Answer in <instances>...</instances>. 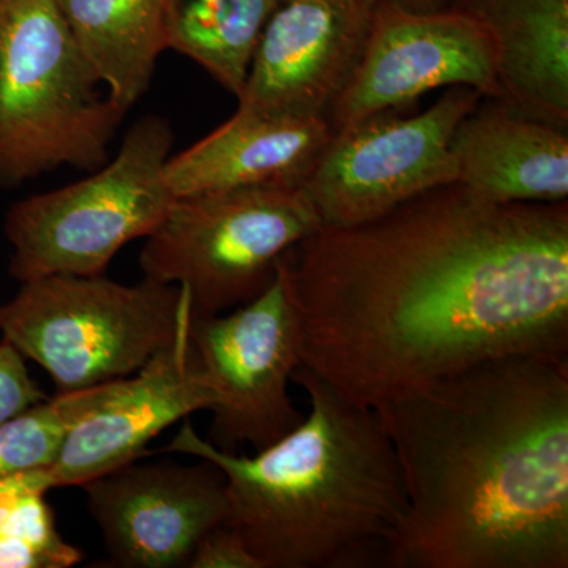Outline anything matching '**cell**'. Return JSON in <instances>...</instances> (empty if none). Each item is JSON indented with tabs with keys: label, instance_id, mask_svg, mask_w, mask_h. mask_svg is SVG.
Returning a JSON list of instances; mask_svg holds the SVG:
<instances>
[{
	"label": "cell",
	"instance_id": "obj_1",
	"mask_svg": "<svg viewBox=\"0 0 568 568\" xmlns=\"http://www.w3.org/2000/svg\"><path fill=\"white\" fill-rule=\"evenodd\" d=\"M278 268L301 365L357 406L503 355L568 357V201L496 204L452 182L321 226Z\"/></svg>",
	"mask_w": 568,
	"mask_h": 568
},
{
	"label": "cell",
	"instance_id": "obj_2",
	"mask_svg": "<svg viewBox=\"0 0 568 568\" xmlns=\"http://www.w3.org/2000/svg\"><path fill=\"white\" fill-rule=\"evenodd\" d=\"M376 413L407 500L384 566L568 567V357L489 358Z\"/></svg>",
	"mask_w": 568,
	"mask_h": 568
},
{
	"label": "cell",
	"instance_id": "obj_3",
	"mask_svg": "<svg viewBox=\"0 0 568 568\" xmlns=\"http://www.w3.org/2000/svg\"><path fill=\"white\" fill-rule=\"evenodd\" d=\"M293 383L308 395L310 416L254 457L219 450L189 418L163 452L207 459L222 469L223 525L264 568L386 564L407 500L383 422L305 366H297Z\"/></svg>",
	"mask_w": 568,
	"mask_h": 568
},
{
	"label": "cell",
	"instance_id": "obj_4",
	"mask_svg": "<svg viewBox=\"0 0 568 568\" xmlns=\"http://www.w3.org/2000/svg\"><path fill=\"white\" fill-rule=\"evenodd\" d=\"M100 88L55 0H9L0 11V183L102 168L125 111Z\"/></svg>",
	"mask_w": 568,
	"mask_h": 568
},
{
	"label": "cell",
	"instance_id": "obj_5",
	"mask_svg": "<svg viewBox=\"0 0 568 568\" xmlns=\"http://www.w3.org/2000/svg\"><path fill=\"white\" fill-rule=\"evenodd\" d=\"M186 302L182 287L149 278L50 275L0 306V332L63 394L140 372L174 338Z\"/></svg>",
	"mask_w": 568,
	"mask_h": 568
},
{
	"label": "cell",
	"instance_id": "obj_6",
	"mask_svg": "<svg viewBox=\"0 0 568 568\" xmlns=\"http://www.w3.org/2000/svg\"><path fill=\"white\" fill-rule=\"evenodd\" d=\"M173 141L170 122L148 115L91 178L11 205L3 224L10 275L20 283L103 275L112 257L149 237L173 205L164 173Z\"/></svg>",
	"mask_w": 568,
	"mask_h": 568
},
{
	"label": "cell",
	"instance_id": "obj_7",
	"mask_svg": "<svg viewBox=\"0 0 568 568\" xmlns=\"http://www.w3.org/2000/svg\"><path fill=\"white\" fill-rule=\"evenodd\" d=\"M323 226L304 186L175 197L141 250L144 278L182 287L192 316L223 315L274 283L287 250Z\"/></svg>",
	"mask_w": 568,
	"mask_h": 568
},
{
	"label": "cell",
	"instance_id": "obj_8",
	"mask_svg": "<svg viewBox=\"0 0 568 568\" xmlns=\"http://www.w3.org/2000/svg\"><path fill=\"white\" fill-rule=\"evenodd\" d=\"M481 99L476 89L454 85L420 114L377 112L334 130L302 185L323 226L368 222L410 197L457 182L452 138Z\"/></svg>",
	"mask_w": 568,
	"mask_h": 568
},
{
	"label": "cell",
	"instance_id": "obj_9",
	"mask_svg": "<svg viewBox=\"0 0 568 568\" xmlns=\"http://www.w3.org/2000/svg\"><path fill=\"white\" fill-rule=\"evenodd\" d=\"M194 362L212 392L209 443L261 452L304 420L290 395L301 365V335L282 272L260 297L190 323Z\"/></svg>",
	"mask_w": 568,
	"mask_h": 568
},
{
	"label": "cell",
	"instance_id": "obj_10",
	"mask_svg": "<svg viewBox=\"0 0 568 568\" xmlns=\"http://www.w3.org/2000/svg\"><path fill=\"white\" fill-rule=\"evenodd\" d=\"M454 85L476 89L485 99H503L491 37L452 10L414 11L394 0H377L369 6L353 73L327 121L338 130Z\"/></svg>",
	"mask_w": 568,
	"mask_h": 568
},
{
	"label": "cell",
	"instance_id": "obj_11",
	"mask_svg": "<svg viewBox=\"0 0 568 568\" xmlns=\"http://www.w3.org/2000/svg\"><path fill=\"white\" fill-rule=\"evenodd\" d=\"M194 459H136L81 485L118 566L189 567L201 538L224 523L226 478L212 462Z\"/></svg>",
	"mask_w": 568,
	"mask_h": 568
},
{
	"label": "cell",
	"instance_id": "obj_12",
	"mask_svg": "<svg viewBox=\"0 0 568 568\" xmlns=\"http://www.w3.org/2000/svg\"><path fill=\"white\" fill-rule=\"evenodd\" d=\"M192 308L186 302L174 338L140 372L104 383L95 403L69 429L48 467L52 488L81 487L148 455L160 433L213 398L190 347Z\"/></svg>",
	"mask_w": 568,
	"mask_h": 568
},
{
	"label": "cell",
	"instance_id": "obj_13",
	"mask_svg": "<svg viewBox=\"0 0 568 568\" xmlns=\"http://www.w3.org/2000/svg\"><path fill=\"white\" fill-rule=\"evenodd\" d=\"M368 21L364 0H284L257 41L239 108L327 119L353 73Z\"/></svg>",
	"mask_w": 568,
	"mask_h": 568
},
{
	"label": "cell",
	"instance_id": "obj_14",
	"mask_svg": "<svg viewBox=\"0 0 568 568\" xmlns=\"http://www.w3.org/2000/svg\"><path fill=\"white\" fill-rule=\"evenodd\" d=\"M332 133L324 118L237 108L230 121L170 156L168 185L175 197L245 186L304 185Z\"/></svg>",
	"mask_w": 568,
	"mask_h": 568
},
{
	"label": "cell",
	"instance_id": "obj_15",
	"mask_svg": "<svg viewBox=\"0 0 568 568\" xmlns=\"http://www.w3.org/2000/svg\"><path fill=\"white\" fill-rule=\"evenodd\" d=\"M457 181L489 203L568 201V129L481 99L452 138Z\"/></svg>",
	"mask_w": 568,
	"mask_h": 568
},
{
	"label": "cell",
	"instance_id": "obj_16",
	"mask_svg": "<svg viewBox=\"0 0 568 568\" xmlns=\"http://www.w3.org/2000/svg\"><path fill=\"white\" fill-rule=\"evenodd\" d=\"M491 37L504 102L568 129V0H446Z\"/></svg>",
	"mask_w": 568,
	"mask_h": 568
},
{
	"label": "cell",
	"instance_id": "obj_17",
	"mask_svg": "<svg viewBox=\"0 0 568 568\" xmlns=\"http://www.w3.org/2000/svg\"><path fill=\"white\" fill-rule=\"evenodd\" d=\"M168 0H55L82 58L108 97L129 111L168 50Z\"/></svg>",
	"mask_w": 568,
	"mask_h": 568
},
{
	"label": "cell",
	"instance_id": "obj_18",
	"mask_svg": "<svg viewBox=\"0 0 568 568\" xmlns=\"http://www.w3.org/2000/svg\"><path fill=\"white\" fill-rule=\"evenodd\" d=\"M284 0H168V50L192 59L239 97L257 41Z\"/></svg>",
	"mask_w": 568,
	"mask_h": 568
},
{
	"label": "cell",
	"instance_id": "obj_19",
	"mask_svg": "<svg viewBox=\"0 0 568 568\" xmlns=\"http://www.w3.org/2000/svg\"><path fill=\"white\" fill-rule=\"evenodd\" d=\"M102 386L63 392L0 424V478L48 469L71 425L95 403Z\"/></svg>",
	"mask_w": 568,
	"mask_h": 568
},
{
	"label": "cell",
	"instance_id": "obj_20",
	"mask_svg": "<svg viewBox=\"0 0 568 568\" xmlns=\"http://www.w3.org/2000/svg\"><path fill=\"white\" fill-rule=\"evenodd\" d=\"M47 493H29L11 510L0 529V568H70L81 562V548L59 534Z\"/></svg>",
	"mask_w": 568,
	"mask_h": 568
},
{
	"label": "cell",
	"instance_id": "obj_21",
	"mask_svg": "<svg viewBox=\"0 0 568 568\" xmlns=\"http://www.w3.org/2000/svg\"><path fill=\"white\" fill-rule=\"evenodd\" d=\"M48 395L29 373L24 355L7 339L0 342V424L44 402Z\"/></svg>",
	"mask_w": 568,
	"mask_h": 568
},
{
	"label": "cell",
	"instance_id": "obj_22",
	"mask_svg": "<svg viewBox=\"0 0 568 568\" xmlns=\"http://www.w3.org/2000/svg\"><path fill=\"white\" fill-rule=\"evenodd\" d=\"M190 568H264L237 532L219 525L194 549Z\"/></svg>",
	"mask_w": 568,
	"mask_h": 568
},
{
	"label": "cell",
	"instance_id": "obj_23",
	"mask_svg": "<svg viewBox=\"0 0 568 568\" xmlns=\"http://www.w3.org/2000/svg\"><path fill=\"white\" fill-rule=\"evenodd\" d=\"M52 489L48 469L31 470V473L18 474L0 478V529L6 525L11 514L22 497L33 491H50Z\"/></svg>",
	"mask_w": 568,
	"mask_h": 568
},
{
	"label": "cell",
	"instance_id": "obj_24",
	"mask_svg": "<svg viewBox=\"0 0 568 568\" xmlns=\"http://www.w3.org/2000/svg\"><path fill=\"white\" fill-rule=\"evenodd\" d=\"M366 6H373L377 0H364ZM399 6L414 11H437L443 10L446 6V0H394Z\"/></svg>",
	"mask_w": 568,
	"mask_h": 568
},
{
	"label": "cell",
	"instance_id": "obj_25",
	"mask_svg": "<svg viewBox=\"0 0 568 568\" xmlns=\"http://www.w3.org/2000/svg\"><path fill=\"white\" fill-rule=\"evenodd\" d=\"M7 2H9V0H0V11L3 10V7L7 6Z\"/></svg>",
	"mask_w": 568,
	"mask_h": 568
}]
</instances>
